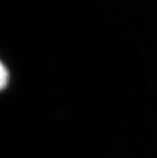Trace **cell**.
<instances>
[{"label": "cell", "instance_id": "6da1fadb", "mask_svg": "<svg viewBox=\"0 0 157 158\" xmlns=\"http://www.w3.org/2000/svg\"><path fill=\"white\" fill-rule=\"evenodd\" d=\"M9 83V70L6 65L0 59V93L8 86Z\"/></svg>", "mask_w": 157, "mask_h": 158}]
</instances>
